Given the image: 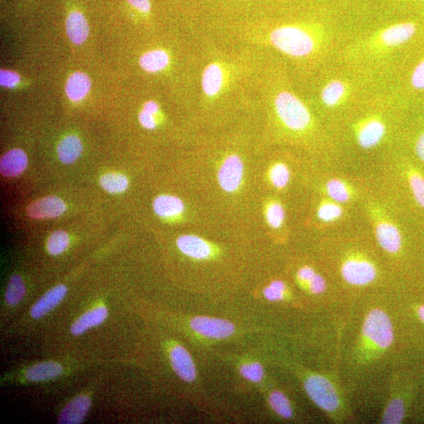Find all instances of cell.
Here are the masks:
<instances>
[{
    "mask_svg": "<svg viewBox=\"0 0 424 424\" xmlns=\"http://www.w3.org/2000/svg\"><path fill=\"white\" fill-rule=\"evenodd\" d=\"M400 360L390 290L366 295L347 308L337 346V371L351 400L386 390Z\"/></svg>",
    "mask_w": 424,
    "mask_h": 424,
    "instance_id": "1",
    "label": "cell"
},
{
    "mask_svg": "<svg viewBox=\"0 0 424 424\" xmlns=\"http://www.w3.org/2000/svg\"><path fill=\"white\" fill-rule=\"evenodd\" d=\"M206 46L200 52L196 85L199 101L212 107L225 100H238L254 89L257 59ZM195 85V88H196Z\"/></svg>",
    "mask_w": 424,
    "mask_h": 424,
    "instance_id": "2",
    "label": "cell"
},
{
    "mask_svg": "<svg viewBox=\"0 0 424 424\" xmlns=\"http://www.w3.org/2000/svg\"><path fill=\"white\" fill-rule=\"evenodd\" d=\"M286 363L298 377L312 403L333 423H351L357 421L352 400L342 387L338 371L334 369L305 367L296 362Z\"/></svg>",
    "mask_w": 424,
    "mask_h": 424,
    "instance_id": "3",
    "label": "cell"
},
{
    "mask_svg": "<svg viewBox=\"0 0 424 424\" xmlns=\"http://www.w3.org/2000/svg\"><path fill=\"white\" fill-rule=\"evenodd\" d=\"M405 371L403 362L393 368L389 376L385 403L379 416V423L400 424L407 418L414 391Z\"/></svg>",
    "mask_w": 424,
    "mask_h": 424,
    "instance_id": "4",
    "label": "cell"
},
{
    "mask_svg": "<svg viewBox=\"0 0 424 424\" xmlns=\"http://www.w3.org/2000/svg\"><path fill=\"white\" fill-rule=\"evenodd\" d=\"M262 36L263 42L273 46L282 54L294 59H304L311 55L316 48V42L312 34L306 28L295 25H284L273 28Z\"/></svg>",
    "mask_w": 424,
    "mask_h": 424,
    "instance_id": "5",
    "label": "cell"
},
{
    "mask_svg": "<svg viewBox=\"0 0 424 424\" xmlns=\"http://www.w3.org/2000/svg\"><path fill=\"white\" fill-rule=\"evenodd\" d=\"M273 107L279 120L289 130L301 132L311 125L310 110L291 91L282 90L275 93L273 97Z\"/></svg>",
    "mask_w": 424,
    "mask_h": 424,
    "instance_id": "6",
    "label": "cell"
},
{
    "mask_svg": "<svg viewBox=\"0 0 424 424\" xmlns=\"http://www.w3.org/2000/svg\"><path fill=\"white\" fill-rule=\"evenodd\" d=\"M375 234L377 243L388 257L395 258L402 252L403 238L396 225L385 216L375 219Z\"/></svg>",
    "mask_w": 424,
    "mask_h": 424,
    "instance_id": "7",
    "label": "cell"
},
{
    "mask_svg": "<svg viewBox=\"0 0 424 424\" xmlns=\"http://www.w3.org/2000/svg\"><path fill=\"white\" fill-rule=\"evenodd\" d=\"M190 325L195 333L212 340L229 338L236 331L234 324L216 317H195L191 319Z\"/></svg>",
    "mask_w": 424,
    "mask_h": 424,
    "instance_id": "8",
    "label": "cell"
},
{
    "mask_svg": "<svg viewBox=\"0 0 424 424\" xmlns=\"http://www.w3.org/2000/svg\"><path fill=\"white\" fill-rule=\"evenodd\" d=\"M245 172L243 163L237 154H230L224 159L218 172L219 184L226 193H234L240 188Z\"/></svg>",
    "mask_w": 424,
    "mask_h": 424,
    "instance_id": "9",
    "label": "cell"
},
{
    "mask_svg": "<svg viewBox=\"0 0 424 424\" xmlns=\"http://www.w3.org/2000/svg\"><path fill=\"white\" fill-rule=\"evenodd\" d=\"M177 247L185 257L196 261H205L212 259L214 248L210 243L196 235H183L177 240Z\"/></svg>",
    "mask_w": 424,
    "mask_h": 424,
    "instance_id": "10",
    "label": "cell"
},
{
    "mask_svg": "<svg viewBox=\"0 0 424 424\" xmlns=\"http://www.w3.org/2000/svg\"><path fill=\"white\" fill-rule=\"evenodd\" d=\"M169 356L172 368L179 378L185 382H193L196 378V369L187 350L183 346H174Z\"/></svg>",
    "mask_w": 424,
    "mask_h": 424,
    "instance_id": "11",
    "label": "cell"
},
{
    "mask_svg": "<svg viewBox=\"0 0 424 424\" xmlns=\"http://www.w3.org/2000/svg\"><path fill=\"white\" fill-rule=\"evenodd\" d=\"M66 210L65 203L55 196L44 197L27 207L28 216L33 219H50L60 216Z\"/></svg>",
    "mask_w": 424,
    "mask_h": 424,
    "instance_id": "12",
    "label": "cell"
},
{
    "mask_svg": "<svg viewBox=\"0 0 424 424\" xmlns=\"http://www.w3.org/2000/svg\"><path fill=\"white\" fill-rule=\"evenodd\" d=\"M386 133V127L378 119H370L359 127L357 133L358 142L363 149L374 148L378 145Z\"/></svg>",
    "mask_w": 424,
    "mask_h": 424,
    "instance_id": "13",
    "label": "cell"
},
{
    "mask_svg": "<svg viewBox=\"0 0 424 424\" xmlns=\"http://www.w3.org/2000/svg\"><path fill=\"white\" fill-rule=\"evenodd\" d=\"M269 407L282 421H293L297 414L291 398L281 389H273L268 394Z\"/></svg>",
    "mask_w": 424,
    "mask_h": 424,
    "instance_id": "14",
    "label": "cell"
},
{
    "mask_svg": "<svg viewBox=\"0 0 424 424\" xmlns=\"http://www.w3.org/2000/svg\"><path fill=\"white\" fill-rule=\"evenodd\" d=\"M90 398L81 395L75 398L61 412L59 417L60 424H78L85 419L91 408Z\"/></svg>",
    "mask_w": 424,
    "mask_h": 424,
    "instance_id": "15",
    "label": "cell"
},
{
    "mask_svg": "<svg viewBox=\"0 0 424 424\" xmlns=\"http://www.w3.org/2000/svg\"><path fill=\"white\" fill-rule=\"evenodd\" d=\"M66 293L67 288L64 284H59L51 288L32 307L31 316L35 319H39L48 315L61 303Z\"/></svg>",
    "mask_w": 424,
    "mask_h": 424,
    "instance_id": "16",
    "label": "cell"
},
{
    "mask_svg": "<svg viewBox=\"0 0 424 424\" xmlns=\"http://www.w3.org/2000/svg\"><path fill=\"white\" fill-rule=\"evenodd\" d=\"M28 158L24 151L15 149L6 153L0 160V172L4 176L15 177L26 170Z\"/></svg>",
    "mask_w": 424,
    "mask_h": 424,
    "instance_id": "17",
    "label": "cell"
},
{
    "mask_svg": "<svg viewBox=\"0 0 424 424\" xmlns=\"http://www.w3.org/2000/svg\"><path fill=\"white\" fill-rule=\"evenodd\" d=\"M416 28L412 23H400L386 28L380 35L382 44L395 46L407 42L416 33Z\"/></svg>",
    "mask_w": 424,
    "mask_h": 424,
    "instance_id": "18",
    "label": "cell"
},
{
    "mask_svg": "<svg viewBox=\"0 0 424 424\" xmlns=\"http://www.w3.org/2000/svg\"><path fill=\"white\" fill-rule=\"evenodd\" d=\"M171 64L170 55L164 49H154L143 54L139 65L144 71L149 73H160L165 71Z\"/></svg>",
    "mask_w": 424,
    "mask_h": 424,
    "instance_id": "19",
    "label": "cell"
},
{
    "mask_svg": "<svg viewBox=\"0 0 424 424\" xmlns=\"http://www.w3.org/2000/svg\"><path fill=\"white\" fill-rule=\"evenodd\" d=\"M107 317L108 310L107 307L95 308V309L86 312L72 324L71 333L74 335H82L89 329L95 327L104 322Z\"/></svg>",
    "mask_w": 424,
    "mask_h": 424,
    "instance_id": "20",
    "label": "cell"
},
{
    "mask_svg": "<svg viewBox=\"0 0 424 424\" xmlns=\"http://www.w3.org/2000/svg\"><path fill=\"white\" fill-rule=\"evenodd\" d=\"M66 32L68 38L75 44H83L89 35V26L83 14L73 11L66 19Z\"/></svg>",
    "mask_w": 424,
    "mask_h": 424,
    "instance_id": "21",
    "label": "cell"
},
{
    "mask_svg": "<svg viewBox=\"0 0 424 424\" xmlns=\"http://www.w3.org/2000/svg\"><path fill=\"white\" fill-rule=\"evenodd\" d=\"M154 210L162 218H174L181 216L185 211V205L177 196L160 195L154 201Z\"/></svg>",
    "mask_w": 424,
    "mask_h": 424,
    "instance_id": "22",
    "label": "cell"
},
{
    "mask_svg": "<svg viewBox=\"0 0 424 424\" xmlns=\"http://www.w3.org/2000/svg\"><path fill=\"white\" fill-rule=\"evenodd\" d=\"M63 373L62 366L55 362H45L32 366L26 371V377L33 382L56 378Z\"/></svg>",
    "mask_w": 424,
    "mask_h": 424,
    "instance_id": "23",
    "label": "cell"
},
{
    "mask_svg": "<svg viewBox=\"0 0 424 424\" xmlns=\"http://www.w3.org/2000/svg\"><path fill=\"white\" fill-rule=\"evenodd\" d=\"M91 86V80L88 75L83 73H75L67 80L66 95L72 101H80L88 94Z\"/></svg>",
    "mask_w": 424,
    "mask_h": 424,
    "instance_id": "24",
    "label": "cell"
},
{
    "mask_svg": "<svg viewBox=\"0 0 424 424\" xmlns=\"http://www.w3.org/2000/svg\"><path fill=\"white\" fill-rule=\"evenodd\" d=\"M57 155L64 164H72L82 154L83 146L80 138L75 136L64 138L57 147Z\"/></svg>",
    "mask_w": 424,
    "mask_h": 424,
    "instance_id": "25",
    "label": "cell"
},
{
    "mask_svg": "<svg viewBox=\"0 0 424 424\" xmlns=\"http://www.w3.org/2000/svg\"><path fill=\"white\" fill-rule=\"evenodd\" d=\"M345 93V84L340 80H333L323 89L322 100L325 106L333 107L342 100Z\"/></svg>",
    "mask_w": 424,
    "mask_h": 424,
    "instance_id": "26",
    "label": "cell"
},
{
    "mask_svg": "<svg viewBox=\"0 0 424 424\" xmlns=\"http://www.w3.org/2000/svg\"><path fill=\"white\" fill-rule=\"evenodd\" d=\"M326 193L332 201L346 203L351 199L352 191L349 185L339 178L329 180L326 184Z\"/></svg>",
    "mask_w": 424,
    "mask_h": 424,
    "instance_id": "27",
    "label": "cell"
},
{
    "mask_svg": "<svg viewBox=\"0 0 424 424\" xmlns=\"http://www.w3.org/2000/svg\"><path fill=\"white\" fill-rule=\"evenodd\" d=\"M159 104L154 100H149L143 104L141 112L138 115V120L141 125L147 130H154L156 127V117L160 113Z\"/></svg>",
    "mask_w": 424,
    "mask_h": 424,
    "instance_id": "28",
    "label": "cell"
},
{
    "mask_svg": "<svg viewBox=\"0 0 424 424\" xmlns=\"http://www.w3.org/2000/svg\"><path fill=\"white\" fill-rule=\"evenodd\" d=\"M26 295V286L24 282L19 275H15L11 277L5 299L10 306L19 304Z\"/></svg>",
    "mask_w": 424,
    "mask_h": 424,
    "instance_id": "29",
    "label": "cell"
},
{
    "mask_svg": "<svg viewBox=\"0 0 424 424\" xmlns=\"http://www.w3.org/2000/svg\"><path fill=\"white\" fill-rule=\"evenodd\" d=\"M100 185L108 193L120 194L129 187V180L121 174L109 173L101 177Z\"/></svg>",
    "mask_w": 424,
    "mask_h": 424,
    "instance_id": "30",
    "label": "cell"
},
{
    "mask_svg": "<svg viewBox=\"0 0 424 424\" xmlns=\"http://www.w3.org/2000/svg\"><path fill=\"white\" fill-rule=\"evenodd\" d=\"M344 211L337 203L333 201H324L317 209V216L323 222L331 223L339 219Z\"/></svg>",
    "mask_w": 424,
    "mask_h": 424,
    "instance_id": "31",
    "label": "cell"
},
{
    "mask_svg": "<svg viewBox=\"0 0 424 424\" xmlns=\"http://www.w3.org/2000/svg\"><path fill=\"white\" fill-rule=\"evenodd\" d=\"M269 177L271 183L278 189L287 187L290 180V172L288 166L284 163H277L270 168Z\"/></svg>",
    "mask_w": 424,
    "mask_h": 424,
    "instance_id": "32",
    "label": "cell"
},
{
    "mask_svg": "<svg viewBox=\"0 0 424 424\" xmlns=\"http://www.w3.org/2000/svg\"><path fill=\"white\" fill-rule=\"evenodd\" d=\"M266 218L272 228H280L286 218V212L282 205L277 201L270 202L266 209Z\"/></svg>",
    "mask_w": 424,
    "mask_h": 424,
    "instance_id": "33",
    "label": "cell"
},
{
    "mask_svg": "<svg viewBox=\"0 0 424 424\" xmlns=\"http://www.w3.org/2000/svg\"><path fill=\"white\" fill-rule=\"evenodd\" d=\"M69 243V237L66 231L59 230L54 232L48 241V252L52 255H57L62 253L67 248Z\"/></svg>",
    "mask_w": 424,
    "mask_h": 424,
    "instance_id": "34",
    "label": "cell"
},
{
    "mask_svg": "<svg viewBox=\"0 0 424 424\" xmlns=\"http://www.w3.org/2000/svg\"><path fill=\"white\" fill-rule=\"evenodd\" d=\"M240 373L243 378L252 382H261L265 378V370L262 364L254 362L243 364Z\"/></svg>",
    "mask_w": 424,
    "mask_h": 424,
    "instance_id": "35",
    "label": "cell"
},
{
    "mask_svg": "<svg viewBox=\"0 0 424 424\" xmlns=\"http://www.w3.org/2000/svg\"><path fill=\"white\" fill-rule=\"evenodd\" d=\"M409 185L417 204L424 208V178L419 173L412 172L409 176Z\"/></svg>",
    "mask_w": 424,
    "mask_h": 424,
    "instance_id": "36",
    "label": "cell"
},
{
    "mask_svg": "<svg viewBox=\"0 0 424 424\" xmlns=\"http://www.w3.org/2000/svg\"><path fill=\"white\" fill-rule=\"evenodd\" d=\"M318 270L311 265L301 266L295 273V282L301 292H303Z\"/></svg>",
    "mask_w": 424,
    "mask_h": 424,
    "instance_id": "37",
    "label": "cell"
},
{
    "mask_svg": "<svg viewBox=\"0 0 424 424\" xmlns=\"http://www.w3.org/2000/svg\"><path fill=\"white\" fill-rule=\"evenodd\" d=\"M19 75L9 71H1L0 84L5 88L13 89L20 82Z\"/></svg>",
    "mask_w": 424,
    "mask_h": 424,
    "instance_id": "38",
    "label": "cell"
},
{
    "mask_svg": "<svg viewBox=\"0 0 424 424\" xmlns=\"http://www.w3.org/2000/svg\"><path fill=\"white\" fill-rule=\"evenodd\" d=\"M411 81L415 89L424 90V61L415 68Z\"/></svg>",
    "mask_w": 424,
    "mask_h": 424,
    "instance_id": "39",
    "label": "cell"
},
{
    "mask_svg": "<svg viewBox=\"0 0 424 424\" xmlns=\"http://www.w3.org/2000/svg\"><path fill=\"white\" fill-rule=\"evenodd\" d=\"M127 2L142 14H148L151 10L150 0H127Z\"/></svg>",
    "mask_w": 424,
    "mask_h": 424,
    "instance_id": "40",
    "label": "cell"
},
{
    "mask_svg": "<svg viewBox=\"0 0 424 424\" xmlns=\"http://www.w3.org/2000/svg\"><path fill=\"white\" fill-rule=\"evenodd\" d=\"M416 152L419 158L423 162H424V132L418 138L416 145Z\"/></svg>",
    "mask_w": 424,
    "mask_h": 424,
    "instance_id": "41",
    "label": "cell"
},
{
    "mask_svg": "<svg viewBox=\"0 0 424 424\" xmlns=\"http://www.w3.org/2000/svg\"><path fill=\"white\" fill-rule=\"evenodd\" d=\"M423 1H424V0H423Z\"/></svg>",
    "mask_w": 424,
    "mask_h": 424,
    "instance_id": "42",
    "label": "cell"
}]
</instances>
